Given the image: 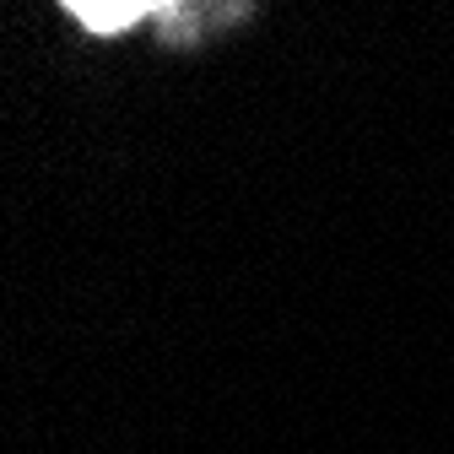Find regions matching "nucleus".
<instances>
[{
	"label": "nucleus",
	"mask_w": 454,
	"mask_h": 454,
	"mask_svg": "<svg viewBox=\"0 0 454 454\" xmlns=\"http://www.w3.org/2000/svg\"><path fill=\"white\" fill-rule=\"evenodd\" d=\"M157 6H136V0H120V6H98V0H82V6H71V17L92 33H125L136 17H146Z\"/></svg>",
	"instance_id": "1"
}]
</instances>
